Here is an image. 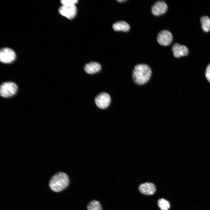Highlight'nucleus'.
I'll use <instances>...</instances> for the list:
<instances>
[{
	"label": "nucleus",
	"mask_w": 210,
	"mask_h": 210,
	"mask_svg": "<svg viewBox=\"0 0 210 210\" xmlns=\"http://www.w3.org/2000/svg\"><path fill=\"white\" fill-rule=\"evenodd\" d=\"M156 187L153 183L146 182L140 184L138 189L142 194L146 195H151L153 194L156 191Z\"/></svg>",
	"instance_id": "10"
},
{
	"label": "nucleus",
	"mask_w": 210,
	"mask_h": 210,
	"mask_svg": "<svg viewBox=\"0 0 210 210\" xmlns=\"http://www.w3.org/2000/svg\"><path fill=\"white\" fill-rule=\"evenodd\" d=\"M78 1V0H62L61 2L63 6H69L75 5Z\"/></svg>",
	"instance_id": "16"
},
{
	"label": "nucleus",
	"mask_w": 210,
	"mask_h": 210,
	"mask_svg": "<svg viewBox=\"0 0 210 210\" xmlns=\"http://www.w3.org/2000/svg\"><path fill=\"white\" fill-rule=\"evenodd\" d=\"M112 27L113 30L116 31H121L127 32L130 29L129 24L124 21H119L116 22L113 24Z\"/></svg>",
	"instance_id": "12"
},
{
	"label": "nucleus",
	"mask_w": 210,
	"mask_h": 210,
	"mask_svg": "<svg viewBox=\"0 0 210 210\" xmlns=\"http://www.w3.org/2000/svg\"><path fill=\"white\" fill-rule=\"evenodd\" d=\"M172 50L174 56L176 58L187 56L189 52L188 49L186 46L178 43L173 45Z\"/></svg>",
	"instance_id": "9"
},
{
	"label": "nucleus",
	"mask_w": 210,
	"mask_h": 210,
	"mask_svg": "<svg viewBox=\"0 0 210 210\" xmlns=\"http://www.w3.org/2000/svg\"><path fill=\"white\" fill-rule=\"evenodd\" d=\"M68 176L66 173L60 172L54 175L49 182L50 188L52 191L59 192L66 188L69 184Z\"/></svg>",
	"instance_id": "2"
},
{
	"label": "nucleus",
	"mask_w": 210,
	"mask_h": 210,
	"mask_svg": "<svg viewBox=\"0 0 210 210\" xmlns=\"http://www.w3.org/2000/svg\"><path fill=\"white\" fill-rule=\"evenodd\" d=\"M87 210H103L100 203L94 200L90 202L87 206Z\"/></svg>",
	"instance_id": "14"
},
{
	"label": "nucleus",
	"mask_w": 210,
	"mask_h": 210,
	"mask_svg": "<svg viewBox=\"0 0 210 210\" xmlns=\"http://www.w3.org/2000/svg\"><path fill=\"white\" fill-rule=\"evenodd\" d=\"M18 90V87L15 83L6 82L1 85L0 92L1 95L4 97H8L15 95Z\"/></svg>",
	"instance_id": "3"
},
{
	"label": "nucleus",
	"mask_w": 210,
	"mask_h": 210,
	"mask_svg": "<svg viewBox=\"0 0 210 210\" xmlns=\"http://www.w3.org/2000/svg\"><path fill=\"white\" fill-rule=\"evenodd\" d=\"M16 58L15 53L13 50L8 48H4L0 51V60L5 63L12 62Z\"/></svg>",
	"instance_id": "4"
},
{
	"label": "nucleus",
	"mask_w": 210,
	"mask_h": 210,
	"mask_svg": "<svg viewBox=\"0 0 210 210\" xmlns=\"http://www.w3.org/2000/svg\"><path fill=\"white\" fill-rule=\"evenodd\" d=\"M205 76L207 80L210 83V64L206 67L205 71Z\"/></svg>",
	"instance_id": "17"
},
{
	"label": "nucleus",
	"mask_w": 210,
	"mask_h": 210,
	"mask_svg": "<svg viewBox=\"0 0 210 210\" xmlns=\"http://www.w3.org/2000/svg\"><path fill=\"white\" fill-rule=\"evenodd\" d=\"M158 205L161 210H168L170 206L169 202L163 198H160L158 200Z\"/></svg>",
	"instance_id": "15"
},
{
	"label": "nucleus",
	"mask_w": 210,
	"mask_h": 210,
	"mask_svg": "<svg viewBox=\"0 0 210 210\" xmlns=\"http://www.w3.org/2000/svg\"><path fill=\"white\" fill-rule=\"evenodd\" d=\"M152 71L150 67L145 64H140L135 66L132 73L134 82L138 85L146 83L150 79Z\"/></svg>",
	"instance_id": "1"
},
{
	"label": "nucleus",
	"mask_w": 210,
	"mask_h": 210,
	"mask_svg": "<svg viewBox=\"0 0 210 210\" xmlns=\"http://www.w3.org/2000/svg\"><path fill=\"white\" fill-rule=\"evenodd\" d=\"M157 39L158 42L160 45L167 46L172 42L173 37L172 33L169 31L163 30L158 34Z\"/></svg>",
	"instance_id": "5"
},
{
	"label": "nucleus",
	"mask_w": 210,
	"mask_h": 210,
	"mask_svg": "<svg viewBox=\"0 0 210 210\" xmlns=\"http://www.w3.org/2000/svg\"><path fill=\"white\" fill-rule=\"evenodd\" d=\"M201 28L205 32L210 31V18L207 16H202L200 19Z\"/></svg>",
	"instance_id": "13"
},
{
	"label": "nucleus",
	"mask_w": 210,
	"mask_h": 210,
	"mask_svg": "<svg viewBox=\"0 0 210 210\" xmlns=\"http://www.w3.org/2000/svg\"><path fill=\"white\" fill-rule=\"evenodd\" d=\"M95 102L96 105L99 108L102 109L106 108L110 104V96L106 92L101 93L95 97Z\"/></svg>",
	"instance_id": "6"
},
{
	"label": "nucleus",
	"mask_w": 210,
	"mask_h": 210,
	"mask_svg": "<svg viewBox=\"0 0 210 210\" xmlns=\"http://www.w3.org/2000/svg\"><path fill=\"white\" fill-rule=\"evenodd\" d=\"M101 68V65L99 63L92 62L86 64L84 66V69L87 73L93 74L99 72Z\"/></svg>",
	"instance_id": "11"
},
{
	"label": "nucleus",
	"mask_w": 210,
	"mask_h": 210,
	"mask_svg": "<svg viewBox=\"0 0 210 210\" xmlns=\"http://www.w3.org/2000/svg\"><path fill=\"white\" fill-rule=\"evenodd\" d=\"M117 1H118L119 2H123V1H126V0H117Z\"/></svg>",
	"instance_id": "18"
},
{
	"label": "nucleus",
	"mask_w": 210,
	"mask_h": 210,
	"mask_svg": "<svg viewBox=\"0 0 210 210\" xmlns=\"http://www.w3.org/2000/svg\"><path fill=\"white\" fill-rule=\"evenodd\" d=\"M168 6L163 1H158L152 5L151 8L152 13L155 16H159L165 13L167 10Z\"/></svg>",
	"instance_id": "7"
},
{
	"label": "nucleus",
	"mask_w": 210,
	"mask_h": 210,
	"mask_svg": "<svg viewBox=\"0 0 210 210\" xmlns=\"http://www.w3.org/2000/svg\"><path fill=\"white\" fill-rule=\"evenodd\" d=\"M59 12L62 16L71 19L76 15L77 9L75 5L69 6L62 5L59 8Z\"/></svg>",
	"instance_id": "8"
}]
</instances>
